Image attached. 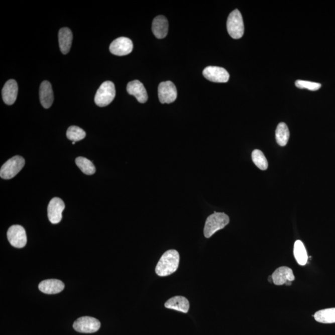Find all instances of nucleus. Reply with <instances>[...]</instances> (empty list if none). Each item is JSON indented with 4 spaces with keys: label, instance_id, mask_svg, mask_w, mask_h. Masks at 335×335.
I'll return each mask as SVG.
<instances>
[{
    "label": "nucleus",
    "instance_id": "nucleus-19",
    "mask_svg": "<svg viewBox=\"0 0 335 335\" xmlns=\"http://www.w3.org/2000/svg\"><path fill=\"white\" fill-rule=\"evenodd\" d=\"M73 41V34L69 28H62L59 33V41L60 51L62 54L69 52Z\"/></svg>",
    "mask_w": 335,
    "mask_h": 335
},
{
    "label": "nucleus",
    "instance_id": "nucleus-18",
    "mask_svg": "<svg viewBox=\"0 0 335 335\" xmlns=\"http://www.w3.org/2000/svg\"><path fill=\"white\" fill-rule=\"evenodd\" d=\"M165 307L170 309L179 311L184 313H188L189 309V302L186 297L175 296L165 302Z\"/></svg>",
    "mask_w": 335,
    "mask_h": 335
},
{
    "label": "nucleus",
    "instance_id": "nucleus-24",
    "mask_svg": "<svg viewBox=\"0 0 335 335\" xmlns=\"http://www.w3.org/2000/svg\"><path fill=\"white\" fill-rule=\"evenodd\" d=\"M253 162L256 166L262 170H267L268 162L265 155L260 150H253L252 155Z\"/></svg>",
    "mask_w": 335,
    "mask_h": 335
},
{
    "label": "nucleus",
    "instance_id": "nucleus-4",
    "mask_svg": "<svg viewBox=\"0 0 335 335\" xmlns=\"http://www.w3.org/2000/svg\"><path fill=\"white\" fill-rule=\"evenodd\" d=\"M228 31L232 38L239 39L244 34V24L241 13L238 10H235L229 15L227 22Z\"/></svg>",
    "mask_w": 335,
    "mask_h": 335
},
{
    "label": "nucleus",
    "instance_id": "nucleus-23",
    "mask_svg": "<svg viewBox=\"0 0 335 335\" xmlns=\"http://www.w3.org/2000/svg\"><path fill=\"white\" fill-rule=\"evenodd\" d=\"M76 164L81 171L87 175H91L96 172L93 162L83 157H79L76 158Z\"/></svg>",
    "mask_w": 335,
    "mask_h": 335
},
{
    "label": "nucleus",
    "instance_id": "nucleus-9",
    "mask_svg": "<svg viewBox=\"0 0 335 335\" xmlns=\"http://www.w3.org/2000/svg\"><path fill=\"white\" fill-rule=\"evenodd\" d=\"M203 75L207 80L214 83H227L230 75L225 68L209 66L203 70Z\"/></svg>",
    "mask_w": 335,
    "mask_h": 335
},
{
    "label": "nucleus",
    "instance_id": "nucleus-20",
    "mask_svg": "<svg viewBox=\"0 0 335 335\" xmlns=\"http://www.w3.org/2000/svg\"><path fill=\"white\" fill-rule=\"evenodd\" d=\"M315 320L321 323H335V308H326L315 312L313 315Z\"/></svg>",
    "mask_w": 335,
    "mask_h": 335
},
{
    "label": "nucleus",
    "instance_id": "nucleus-5",
    "mask_svg": "<svg viewBox=\"0 0 335 335\" xmlns=\"http://www.w3.org/2000/svg\"><path fill=\"white\" fill-rule=\"evenodd\" d=\"M25 165V160L22 157H13L2 166L0 170V176L5 179L14 178L22 170Z\"/></svg>",
    "mask_w": 335,
    "mask_h": 335
},
{
    "label": "nucleus",
    "instance_id": "nucleus-17",
    "mask_svg": "<svg viewBox=\"0 0 335 335\" xmlns=\"http://www.w3.org/2000/svg\"><path fill=\"white\" fill-rule=\"evenodd\" d=\"M152 32L158 39H163L167 36L168 22L167 18L163 16H158L152 23Z\"/></svg>",
    "mask_w": 335,
    "mask_h": 335
},
{
    "label": "nucleus",
    "instance_id": "nucleus-12",
    "mask_svg": "<svg viewBox=\"0 0 335 335\" xmlns=\"http://www.w3.org/2000/svg\"><path fill=\"white\" fill-rule=\"evenodd\" d=\"M65 204L61 199L54 197L50 201L47 212L50 221L53 224L59 223L62 219V212Z\"/></svg>",
    "mask_w": 335,
    "mask_h": 335
},
{
    "label": "nucleus",
    "instance_id": "nucleus-27",
    "mask_svg": "<svg viewBox=\"0 0 335 335\" xmlns=\"http://www.w3.org/2000/svg\"><path fill=\"white\" fill-rule=\"evenodd\" d=\"M72 144L75 145V142H72Z\"/></svg>",
    "mask_w": 335,
    "mask_h": 335
},
{
    "label": "nucleus",
    "instance_id": "nucleus-7",
    "mask_svg": "<svg viewBox=\"0 0 335 335\" xmlns=\"http://www.w3.org/2000/svg\"><path fill=\"white\" fill-rule=\"evenodd\" d=\"M158 97L161 103L170 104L177 98L178 93L175 84L170 81L160 83L158 88Z\"/></svg>",
    "mask_w": 335,
    "mask_h": 335
},
{
    "label": "nucleus",
    "instance_id": "nucleus-6",
    "mask_svg": "<svg viewBox=\"0 0 335 335\" xmlns=\"http://www.w3.org/2000/svg\"><path fill=\"white\" fill-rule=\"evenodd\" d=\"M73 328L80 333H92L99 330L101 323L96 318L91 316H82L73 323Z\"/></svg>",
    "mask_w": 335,
    "mask_h": 335
},
{
    "label": "nucleus",
    "instance_id": "nucleus-26",
    "mask_svg": "<svg viewBox=\"0 0 335 335\" xmlns=\"http://www.w3.org/2000/svg\"><path fill=\"white\" fill-rule=\"evenodd\" d=\"M295 86L298 88L307 89L310 91H316L320 89L321 84L318 83L312 82V81L305 80H297L295 83Z\"/></svg>",
    "mask_w": 335,
    "mask_h": 335
},
{
    "label": "nucleus",
    "instance_id": "nucleus-15",
    "mask_svg": "<svg viewBox=\"0 0 335 335\" xmlns=\"http://www.w3.org/2000/svg\"><path fill=\"white\" fill-rule=\"evenodd\" d=\"M65 285L59 279H47L41 282L39 284V289L42 292L47 294L59 293L64 289Z\"/></svg>",
    "mask_w": 335,
    "mask_h": 335
},
{
    "label": "nucleus",
    "instance_id": "nucleus-3",
    "mask_svg": "<svg viewBox=\"0 0 335 335\" xmlns=\"http://www.w3.org/2000/svg\"><path fill=\"white\" fill-rule=\"evenodd\" d=\"M116 96L115 84L106 81L100 86L94 97V102L99 107L107 106L114 100Z\"/></svg>",
    "mask_w": 335,
    "mask_h": 335
},
{
    "label": "nucleus",
    "instance_id": "nucleus-11",
    "mask_svg": "<svg viewBox=\"0 0 335 335\" xmlns=\"http://www.w3.org/2000/svg\"><path fill=\"white\" fill-rule=\"evenodd\" d=\"M273 283L277 286L286 284L291 286L292 282L295 280L293 271L287 266H281L277 269L272 274Z\"/></svg>",
    "mask_w": 335,
    "mask_h": 335
},
{
    "label": "nucleus",
    "instance_id": "nucleus-10",
    "mask_svg": "<svg viewBox=\"0 0 335 335\" xmlns=\"http://www.w3.org/2000/svg\"><path fill=\"white\" fill-rule=\"evenodd\" d=\"M110 52L118 56L127 55L133 51V43L130 39L121 37L116 39L110 45Z\"/></svg>",
    "mask_w": 335,
    "mask_h": 335
},
{
    "label": "nucleus",
    "instance_id": "nucleus-8",
    "mask_svg": "<svg viewBox=\"0 0 335 335\" xmlns=\"http://www.w3.org/2000/svg\"><path fill=\"white\" fill-rule=\"evenodd\" d=\"M7 237L10 244L18 249L25 247L27 243V236L25 229L19 225L10 227L7 232Z\"/></svg>",
    "mask_w": 335,
    "mask_h": 335
},
{
    "label": "nucleus",
    "instance_id": "nucleus-14",
    "mask_svg": "<svg viewBox=\"0 0 335 335\" xmlns=\"http://www.w3.org/2000/svg\"><path fill=\"white\" fill-rule=\"evenodd\" d=\"M18 86L17 81L10 80L5 83L2 89V96L4 102L8 105H12L17 100Z\"/></svg>",
    "mask_w": 335,
    "mask_h": 335
},
{
    "label": "nucleus",
    "instance_id": "nucleus-21",
    "mask_svg": "<svg viewBox=\"0 0 335 335\" xmlns=\"http://www.w3.org/2000/svg\"><path fill=\"white\" fill-rule=\"evenodd\" d=\"M294 255L299 265L305 266L307 263L308 255L303 242L297 241L294 247Z\"/></svg>",
    "mask_w": 335,
    "mask_h": 335
},
{
    "label": "nucleus",
    "instance_id": "nucleus-1",
    "mask_svg": "<svg viewBox=\"0 0 335 335\" xmlns=\"http://www.w3.org/2000/svg\"><path fill=\"white\" fill-rule=\"evenodd\" d=\"M179 263V253L175 250H168L160 258L155 272L161 277L170 276L178 270Z\"/></svg>",
    "mask_w": 335,
    "mask_h": 335
},
{
    "label": "nucleus",
    "instance_id": "nucleus-13",
    "mask_svg": "<svg viewBox=\"0 0 335 335\" xmlns=\"http://www.w3.org/2000/svg\"><path fill=\"white\" fill-rule=\"evenodd\" d=\"M128 93L135 96L137 101L141 103H145L148 100V94L146 88L141 81L134 80L131 81L127 86Z\"/></svg>",
    "mask_w": 335,
    "mask_h": 335
},
{
    "label": "nucleus",
    "instance_id": "nucleus-22",
    "mask_svg": "<svg viewBox=\"0 0 335 335\" xmlns=\"http://www.w3.org/2000/svg\"><path fill=\"white\" fill-rule=\"evenodd\" d=\"M290 133L288 127L284 123H279L276 130L277 143L281 147L286 146L289 141Z\"/></svg>",
    "mask_w": 335,
    "mask_h": 335
},
{
    "label": "nucleus",
    "instance_id": "nucleus-25",
    "mask_svg": "<svg viewBox=\"0 0 335 335\" xmlns=\"http://www.w3.org/2000/svg\"><path fill=\"white\" fill-rule=\"evenodd\" d=\"M67 137L72 142H78L86 137V133L78 126H70L67 131Z\"/></svg>",
    "mask_w": 335,
    "mask_h": 335
},
{
    "label": "nucleus",
    "instance_id": "nucleus-16",
    "mask_svg": "<svg viewBox=\"0 0 335 335\" xmlns=\"http://www.w3.org/2000/svg\"><path fill=\"white\" fill-rule=\"evenodd\" d=\"M41 103L44 108L51 107L54 102V93L51 84L48 81H44L39 89Z\"/></svg>",
    "mask_w": 335,
    "mask_h": 335
},
{
    "label": "nucleus",
    "instance_id": "nucleus-2",
    "mask_svg": "<svg viewBox=\"0 0 335 335\" xmlns=\"http://www.w3.org/2000/svg\"><path fill=\"white\" fill-rule=\"evenodd\" d=\"M230 218L225 213L216 212L207 217L205 221L204 234L205 238L209 239L218 231L228 226Z\"/></svg>",
    "mask_w": 335,
    "mask_h": 335
}]
</instances>
